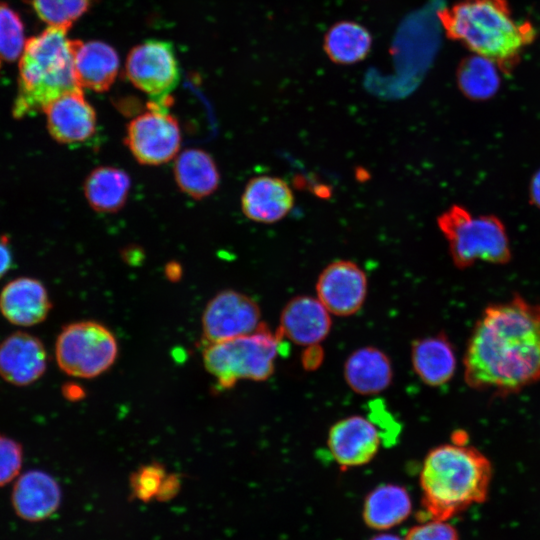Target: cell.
<instances>
[{
    "label": "cell",
    "instance_id": "6da1fadb",
    "mask_svg": "<svg viewBox=\"0 0 540 540\" xmlns=\"http://www.w3.org/2000/svg\"><path fill=\"white\" fill-rule=\"evenodd\" d=\"M466 384L507 396L540 380V304L520 296L489 305L463 358Z\"/></svg>",
    "mask_w": 540,
    "mask_h": 540
},
{
    "label": "cell",
    "instance_id": "7a4b0ae2",
    "mask_svg": "<svg viewBox=\"0 0 540 540\" xmlns=\"http://www.w3.org/2000/svg\"><path fill=\"white\" fill-rule=\"evenodd\" d=\"M461 435L432 448L422 463V506L430 520L446 521L488 496L491 462Z\"/></svg>",
    "mask_w": 540,
    "mask_h": 540
},
{
    "label": "cell",
    "instance_id": "3957f363",
    "mask_svg": "<svg viewBox=\"0 0 540 540\" xmlns=\"http://www.w3.org/2000/svg\"><path fill=\"white\" fill-rule=\"evenodd\" d=\"M448 38L512 72L536 36L533 25L513 18L507 0H461L437 12Z\"/></svg>",
    "mask_w": 540,
    "mask_h": 540
},
{
    "label": "cell",
    "instance_id": "277c9868",
    "mask_svg": "<svg viewBox=\"0 0 540 540\" xmlns=\"http://www.w3.org/2000/svg\"><path fill=\"white\" fill-rule=\"evenodd\" d=\"M68 30L49 26L25 43L19 61L18 91L12 114L16 119L44 112L60 96L82 89L74 71V56L79 40L67 36Z\"/></svg>",
    "mask_w": 540,
    "mask_h": 540
},
{
    "label": "cell",
    "instance_id": "5b68a950",
    "mask_svg": "<svg viewBox=\"0 0 540 540\" xmlns=\"http://www.w3.org/2000/svg\"><path fill=\"white\" fill-rule=\"evenodd\" d=\"M284 338L262 323L254 332L209 344L203 353L206 370L218 385L229 389L240 380L265 381L271 377Z\"/></svg>",
    "mask_w": 540,
    "mask_h": 540
},
{
    "label": "cell",
    "instance_id": "8992f818",
    "mask_svg": "<svg viewBox=\"0 0 540 540\" xmlns=\"http://www.w3.org/2000/svg\"><path fill=\"white\" fill-rule=\"evenodd\" d=\"M437 225L459 269L477 261L505 264L511 258L505 226L494 215H475L461 205H452L438 216Z\"/></svg>",
    "mask_w": 540,
    "mask_h": 540
},
{
    "label": "cell",
    "instance_id": "52a82bcc",
    "mask_svg": "<svg viewBox=\"0 0 540 540\" xmlns=\"http://www.w3.org/2000/svg\"><path fill=\"white\" fill-rule=\"evenodd\" d=\"M56 360L65 373L79 378H94L107 371L118 355L114 334L94 321L67 325L55 347Z\"/></svg>",
    "mask_w": 540,
    "mask_h": 540
},
{
    "label": "cell",
    "instance_id": "ba28073f",
    "mask_svg": "<svg viewBox=\"0 0 540 540\" xmlns=\"http://www.w3.org/2000/svg\"><path fill=\"white\" fill-rule=\"evenodd\" d=\"M125 144L142 165H161L176 158L181 146L177 119L156 103L133 118L126 129Z\"/></svg>",
    "mask_w": 540,
    "mask_h": 540
},
{
    "label": "cell",
    "instance_id": "9c48e42d",
    "mask_svg": "<svg viewBox=\"0 0 540 540\" xmlns=\"http://www.w3.org/2000/svg\"><path fill=\"white\" fill-rule=\"evenodd\" d=\"M126 74L136 88L152 98L153 103L165 107L180 79L172 44L162 40L138 44L127 56Z\"/></svg>",
    "mask_w": 540,
    "mask_h": 540
},
{
    "label": "cell",
    "instance_id": "30bf717a",
    "mask_svg": "<svg viewBox=\"0 0 540 540\" xmlns=\"http://www.w3.org/2000/svg\"><path fill=\"white\" fill-rule=\"evenodd\" d=\"M261 324L258 303L232 289L217 293L207 303L202 316L203 336L210 344L250 334Z\"/></svg>",
    "mask_w": 540,
    "mask_h": 540
},
{
    "label": "cell",
    "instance_id": "8fae6325",
    "mask_svg": "<svg viewBox=\"0 0 540 540\" xmlns=\"http://www.w3.org/2000/svg\"><path fill=\"white\" fill-rule=\"evenodd\" d=\"M315 289L317 299L331 315L348 317L362 308L367 297L368 280L357 263L339 259L321 271Z\"/></svg>",
    "mask_w": 540,
    "mask_h": 540
},
{
    "label": "cell",
    "instance_id": "7c38bea8",
    "mask_svg": "<svg viewBox=\"0 0 540 540\" xmlns=\"http://www.w3.org/2000/svg\"><path fill=\"white\" fill-rule=\"evenodd\" d=\"M382 434L370 417L351 415L335 422L328 431L327 447L342 469L365 465L377 455Z\"/></svg>",
    "mask_w": 540,
    "mask_h": 540
},
{
    "label": "cell",
    "instance_id": "4fadbf2b",
    "mask_svg": "<svg viewBox=\"0 0 540 540\" xmlns=\"http://www.w3.org/2000/svg\"><path fill=\"white\" fill-rule=\"evenodd\" d=\"M331 327V314L317 297L298 295L283 307L277 332L296 345L316 347L327 338Z\"/></svg>",
    "mask_w": 540,
    "mask_h": 540
},
{
    "label": "cell",
    "instance_id": "5bb4252c",
    "mask_svg": "<svg viewBox=\"0 0 540 540\" xmlns=\"http://www.w3.org/2000/svg\"><path fill=\"white\" fill-rule=\"evenodd\" d=\"M44 113L48 131L58 143H80L95 133L96 112L82 89L60 96L45 108Z\"/></svg>",
    "mask_w": 540,
    "mask_h": 540
},
{
    "label": "cell",
    "instance_id": "9a60e30c",
    "mask_svg": "<svg viewBox=\"0 0 540 540\" xmlns=\"http://www.w3.org/2000/svg\"><path fill=\"white\" fill-rule=\"evenodd\" d=\"M46 366V350L31 334L15 332L0 344V376L10 384H32L43 375Z\"/></svg>",
    "mask_w": 540,
    "mask_h": 540
},
{
    "label": "cell",
    "instance_id": "2e32d148",
    "mask_svg": "<svg viewBox=\"0 0 540 540\" xmlns=\"http://www.w3.org/2000/svg\"><path fill=\"white\" fill-rule=\"evenodd\" d=\"M294 206V194L282 178L261 175L251 178L241 196L243 214L251 221L272 224L286 217Z\"/></svg>",
    "mask_w": 540,
    "mask_h": 540
},
{
    "label": "cell",
    "instance_id": "e0dca14e",
    "mask_svg": "<svg viewBox=\"0 0 540 540\" xmlns=\"http://www.w3.org/2000/svg\"><path fill=\"white\" fill-rule=\"evenodd\" d=\"M11 503L16 515L28 522H39L54 514L61 503V489L48 473L30 470L15 482Z\"/></svg>",
    "mask_w": 540,
    "mask_h": 540
},
{
    "label": "cell",
    "instance_id": "ac0fdd59",
    "mask_svg": "<svg viewBox=\"0 0 540 540\" xmlns=\"http://www.w3.org/2000/svg\"><path fill=\"white\" fill-rule=\"evenodd\" d=\"M51 308L48 292L37 279L17 278L2 289L0 310L18 326H32L46 319Z\"/></svg>",
    "mask_w": 540,
    "mask_h": 540
},
{
    "label": "cell",
    "instance_id": "d6986e66",
    "mask_svg": "<svg viewBox=\"0 0 540 540\" xmlns=\"http://www.w3.org/2000/svg\"><path fill=\"white\" fill-rule=\"evenodd\" d=\"M389 356L375 346H363L346 358L343 376L348 387L357 394L371 396L385 391L393 380Z\"/></svg>",
    "mask_w": 540,
    "mask_h": 540
},
{
    "label": "cell",
    "instance_id": "ffe728a7",
    "mask_svg": "<svg viewBox=\"0 0 540 540\" xmlns=\"http://www.w3.org/2000/svg\"><path fill=\"white\" fill-rule=\"evenodd\" d=\"M411 364L424 384L443 386L453 378L457 368L454 346L444 333L418 338L411 345Z\"/></svg>",
    "mask_w": 540,
    "mask_h": 540
},
{
    "label": "cell",
    "instance_id": "44dd1931",
    "mask_svg": "<svg viewBox=\"0 0 540 540\" xmlns=\"http://www.w3.org/2000/svg\"><path fill=\"white\" fill-rule=\"evenodd\" d=\"M115 49L102 41H79L74 56V71L81 88L104 92L114 83L119 70Z\"/></svg>",
    "mask_w": 540,
    "mask_h": 540
},
{
    "label": "cell",
    "instance_id": "7402d4cb",
    "mask_svg": "<svg viewBox=\"0 0 540 540\" xmlns=\"http://www.w3.org/2000/svg\"><path fill=\"white\" fill-rule=\"evenodd\" d=\"M173 175L179 189L193 199L208 197L220 183L213 157L199 148L186 149L176 156Z\"/></svg>",
    "mask_w": 540,
    "mask_h": 540
},
{
    "label": "cell",
    "instance_id": "603a6c76",
    "mask_svg": "<svg viewBox=\"0 0 540 540\" xmlns=\"http://www.w3.org/2000/svg\"><path fill=\"white\" fill-rule=\"evenodd\" d=\"M412 510L410 495L405 487L386 483L372 489L365 497L363 520L376 530H387L408 518Z\"/></svg>",
    "mask_w": 540,
    "mask_h": 540
},
{
    "label": "cell",
    "instance_id": "cb8c5ba5",
    "mask_svg": "<svg viewBox=\"0 0 540 540\" xmlns=\"http://www.w3.org/2000/svg\"><path fill=\"white\" fill-rule=\"evenodd\" d=\"M130 187V177L123 169L100 166L87 175L84 195L93 210L115 213L124 207Z\"/></svg>",
    "mask_w": 540,
    "mask_h": 540
},
{
    "label": "cell",
    "instance_id": "d4e9b609",
    "mask_svg": "<svg viewBox=\"0 0 540 540\" xmlns=\"http://www.w3.org/2000/svg\"><path fill=\"white\" fill-rule=\"evenodd\" d=\"M372 37L362 25L352 21H341L327 31L324 50L331 61L337 64H354L369 53Z\"/></svg>",
    "mask_w": 540,
    "mask_h": 540
},
{
    "label": "cell",
    "instance_id": "484cf974",
    "mask_svg": "<svg viewBox=\"0 0 540 540\" xmlns=\"http://www.w3.org/2000/svg\"><path fill=\"white\" fill-rule=\"evenodd\" d=\"M498 66L490 59L472 55L464 58L457 69V83L463 95L471 100H487L500 87Z\"/></svg>",
    "mask_w": 540,
    "mask_h": 540
},
{
    "label": "cell",
    "instance_id": "4316f807",
    "mask_svg": "<svg viewBox=\"0 0 540 540\" xmlns=\"http://www.w3.org/2000/svg\"><path fill=\"white\" fill-rule=\"evenodd\" d=\"M91 0H32L38 17L49 26L67 30L90 7Z\"/></svg>",
    "mask_w": 540,
    "mask_h": 540
},
{
    "label": "cell",
    "instance_id": "83f0119b",
    "mask_svg": "<svg viewBox=\"0 0 540 540\" xmlns=\"http://www.w3.org/2000/svg\"><path fill=\"white\" fill-rule=\"evenodd\" d=\"M25 43L20 16L9 5L0 2V60L12 62L18 59Z\"/></svg>",
    "mask_w": 540,
    "mask_h": 540
},
{
    "label": "cell",
    "instance_id": "f1b7e54d",
    "mask_svg": "<svg viewBox=\"0 0 540 540\" xmlns=\"http://www.w3.org/2000/svg\"><path fill=\"white\" fill-rule=\"evenodd\" d=\"M166 475L161 464L150 463L141 466L130 478L132 495L145 502L157 498Z\"/></svg>",
    "mask_w": 540,
    "mask_h": 540
},
{
    "label": "cell",
    "instance_id": "f546056e",
    "mask_svg": "<svg viewBox=\"0 0 540 540\" xmlns=\"http://www.w3.org/2000/svg\"><path fill=\"white\" fill-rule=\"evenodd\" d=\"M23 462L22 446L15 440L0 435V487L11 482Z\"/></svg>",
    "mask_w": 540,
    "mask_h": 540
},
{
    "label": "cell",
    "instance_id": "4dcf8cb0",
    "mask_svg": "<svg viewBox=\"0 0 540 540\" xmlns=\"http://www.w3.org/2000/svg\"><path fill=\"white\" fill-rule=\"evenodd\" d=\"M404 540H459V536L446 521L430 520L411 527Z\"/></svg>",
    "mask_w": 540,
    "mask_h": 540
},
{
    "label": "cell",
    "instance_id": "1f68e13d",
    "mask_svg": "<svg viewBox=\"0 0 540 540\" xmlns=\"http://www.w3.org/2000/svg\"><path fill=\"white\" fill-rule=\"evenodd\" d=\"M180 488V479L177 475H166L162 486L159 490L157 498L162 501H166L172 498L178 492Z\"/></svg>",
    "mask_w": 540,
    "mask_h": 540
},
{
    "label": "cell",
    "instance_id": "d6a6232c",
    "mask_svg": "<svg viewBox=\"0 0 540 540\" xmlns=\"http://www.w3.org/2000/svg\"><path fill=\"white\" fill-rule=\"evenodd\" d=\"M12 266V253L5 237H0V278H2Z\"/></svg>",
    "mask_w": 540,
    "mask_h": 540
},
{
    "label": "cell",
    "instance_id": "836d02e7",
    "mask_svg": "<svg viewBox=\"0 0 540 540\" xmlns=\"http://www.w3.org/2000/svg\"><path fill=\"white\" fill-rule=\"evenodd\" d=\"M530 199L540 209V169L533 175L530 184Z\"/></svg>",
    "mask_w": 540,
    "mask_h": 540
},
{
    "label": "cell",
    "instance_id": "e575fe53",
    "mask_svg": "<svg viewBox=\"0 0 540 540\" xmlns=\"http://www.w3.org/2000/svg\"><path fill=\"white\" fill-rule=\"evenodd\" d=\"M62 393L68 400H78L83 397V390L75 384L64 385Z\"/></svg>",
    "mask_w": 540,
    "mask_h": 540
},
{
    "label": "cell",
    "instance_id": "d590c367",
    "mask_svg": "<svg viewBox=\"0 0 540 540\" xmlns=\"http://www.w3.org/2000/svg\"><path fill=\"white\" fill-rule=\"evenodd\" d=\"M369 540H404V539H401L400 537L394 534L383 533V534H378L370 538Z\"/></svg>",
    "mask_w": 540,
    "mask_h": 540
},
{
    "label": "cell",
    "instance_id": "8d00e7d4",
    "mask_svg": "<svg viewBox=\"0 0 540 540\" xmlns=\"http://www.w3.org/2000/svg\"><path fill=\"white\" fill-rule=\"evenodd\" d=\"M1 61V60H0Z\"/></svg>",
    "mask_w": 540,
    "mask_h": 540
}]
</instances>
